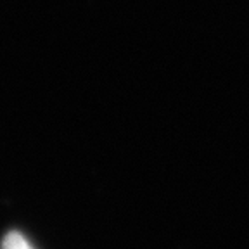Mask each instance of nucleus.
Instances as JSON below:
<instances>
[{"instance_id":"obj_1","label":"nucleus","mask_w":249,"mask_h":249,"mask_svg":"<svg viewBox=\"0 0 249 249\" xmlns=\"http://www.w3.org/2000/svg\"><path fill=\"white\" fill-rule=\"evenodd\" d=\"M0 249H35L31 246V242L24 237L19 232H9L2 241V248Z\"/></svg>"}]
</instances>
